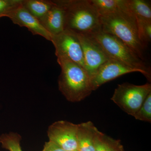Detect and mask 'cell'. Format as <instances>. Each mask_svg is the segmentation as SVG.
<instances>
[{
  "label": "cell",
  "mask_w": 151,
  "mask_h": 151,
  "mask_svg": "<svg viewBox=\"0 0 151 151\" xmlns=\"http://www.w3.org/2000/svg\"><path fill=\"white\" fill-rule=\"evenodd\" d=\"M78 124L68 121H57L52 124L47 130L49 141L65 151L77 150Z\"/></svg>",
  "instance_id": "8"
},
{
  "label": "cell",
  "mask_w": 151,
  "mask_h": 151,
  "mask_svg": "<svg viewBox=\"0 0 151 151\" xmlns=\"http://www.w3.org/2000/svg\"><path fill=\"white\" fill-rule=\"evenodd\" d=\"M27 10L39 20L42 19L54 5L53 1L22 0Z\"/></svg>",
  "instance_id": "15"
},
{
  "label": "cell",
  "mask_w": 151,
  "mask_h": 151,
  "mask_svg": "<svg viewBox=\"0 0 151 151\" xmlns=\"http://www.w3.org/2000/svg\"><path fill=\"white\" fill-rule=\"evenodd\" d=\"M42 151H65L54 143L49 141L45 144Z\"/></svg>",
  "instance_id": "21"
},
{
  "label": "cell",
  "mask_w": 151,
  "mask_h": 151,
  "mask_svg": "<svg viewBox=\"0 0 151 151\" xmlns=\"http://www.w3.org/2000/svg\"><path fill=\"white\" fill-rule=\"evenodd\" d=\"M53 1L54 5L39 20L52 37L59 34L65 29V11L62 7Z\"/></svg>",
  "instance_id": "11"
},
{
  "label": "cell",
  "mask_w": 151,
  "mask_h": 151,
  "mask_svg": "<svg viewBox=\"0 0 151 151\" xmlns=\"http://www.w3.org/2000/svg\"><path fill=\"white\" fill-rule=\"evenodd\" d=\"M95 151H125L119 139L109 137L99 130L94 139Z\"/></svg>",
  "instance_id": "14"
},
{
  "label": "cell",
  "mask_w": 151,
  "mask_h": 151,
  "mask_svg": "<svg viewBox=\"0 0 151 151\" xmlns=\"http://www.w3.org/2000/svg\"><path fill=\"white\" fill-rule=\"evenodd\" d=\"M76 34L83 51L85 69L92 78L99 68L110 59L91 36Z\"/></svg>",
  "instance_id": "7"
},
{
  "label": "cell",
  "mask_w": 151,
  "mask_h": 151,
  "mask_svg": "<svg viewBox=\"0 0 151 151\" xmlns=\"http://www.w3.org/2000/svg\"><path fill=\"white\" fill-rule=\"evenodd\" d=\"M21 137L17 133L2 134L0 136V144L3 148L9 151H23L20 146Z\"/></svg>",
  "instance_id": "17"
},
{
  "label": "cell",
  "mask_w": 151,
  "mask_h": 151,
  "mask_svg": "<svg viewBox=\"0 0 151 151\" xmlns=\"http://www.w3.org/2000/svg\"><path fill=\"white\" fill-rule=\"evenodd\" d=\"M78 151L77 150H75V151Z\"/></svg>",
  "instance_id": "22"
},
{
  "label": "cell",
  "mask_w": 151,
  "mask_h": 151,
  "mask_svg": "<svg viewBox=\"0 0 151 151\" xmlns=\"http://www.w3.org/2000/svg\"><path fill=\"white\" fill-rule=\"evenodd\" d=\"M128 9L136 19L151 21L150 2L145 0H127Z\"/></svg>",
  "instance_id": "16"
},
{
  "label": "cell",
  "mask_w": 151,
  "mask_h": 151,
  "mask_svg": "<svg viewBox=\"0 0 151 151\" xmlns=\"http://www.w3.org/2000/svg\"><path fill=\"white\" fill-rule=\"evenodd\" d=\"M136 72L142 73L147 78V75L142 70L130 67L114 60H109L99 68L95 75L91 78L93 91L119 76Z\"/></svg>",
  "instance_id": "9"
},
{
  "label": "cell",
  "mask_w": 151,
  "mask_h": 151,
  "mask_svg": "<svg viewBox=\"0 0 151 151\" xmlns=\"http://www.w3.org/2000/svg\"><path fill=\"white\" fill-rule=\"evenodd\" d=\"M61 68L58 88L66 100L78 102L93 92L91 78L85 68L65 58H57Z\"/></svg>",
  "instance_id": "1"
},
{
  "label": "cell",
  "mask_w": 151,
  "mask_h": 151,
  "mask_svg": "<svg viewBox=\"0 0 151 151\" xmlns=\"http://www.w3.org/2000/svg\"><path fill=\"white\" fill-rule=\"evenodd\" d=\"M150 92V83L137 85L126 82L118 85L111 100L122 111L134 116Z\"/></svg>",
  "instance_id": "5"
},
{
  "label": "cell",
  "mask_w": 151,
  "mask_h": 151,
  "mask_svg": "<svg viewBox=\"0 0 151 151\" xmlns=\"http://www.w3.org/2000/svg\"><path fill=\"white\" fill-rule=\"evenodd\" d=\"M54 1L65 11V29L86 35L101 29L100 14L91 0Z\"/></svg>",
  "instance_id": "2"
},
{
  "label": "cell",
  "mask_w": 151,
  "mask_h": 151,
  "mask_svg": "<svg viewBox=\"0 0 151 151\" xmlns=\"http://www.w3.org/2000/svg\"><path fill=\"white\" fill-rule=\"evenodd\" d=\"M101 30L115 36L141 59L145 45L141 40L137 20L129 10L120 11L100 16Z\"/></svg>",
  "instance_id": "3"
},
{
  "label": "cell",
  "mask_w": 151,
  "mask_h": 151,
  "mask_svg": "<svg viewBox=\"0 0 151 151\" xmlns=\"http://www.w3.org/2000/svg\"><path fill=\"white\" fill-rule=\"evenodd\" d=\"M89 35L98 42L110 59L142 70L147 75V79L151 81L150 69L144 63L142 60L118 38L104 32L101 29Z\"/></svg>",
  "instance_id": "4"
},
{
  "label": "cell",
  "mask_w": 151,
  "mask_h": 151,
  "mask_svg": "<svg viewBox=\"0 0 151 151\" xmlns=\"http://www.w3.org/2000/svg\"><path fill=\"white\" fill-rule=\"evenodd\" d=\"M51 42L55 48L57 57L65 58L85 68L83 51L76 33L65 29L52 36Z\"/></svg>",
  "instance_id": "6"
},
{
  "label": "cell",
  "mask_w": 151,
  "mask_h": 151,
  "mask_svg": "<svg viewBox=\"0 0 151 151\" xmlns=\"http://www.w3.org/2000/svg\"><path fill=\"white\" fill-rule=\"evenodd\" d=\"M133 117L136 120L151 123V92Z\"/></svg>",
  "instance_id": "18"
},
{
  "label": "cell",
  "mask_w": 151,
  "mask_h": 151,
  "mask_svg": "<svg viewBox=\"0 0 151 151\" xmlns=\"http://www.w3.org/2000/svg\"><path fill=\"white\" fill-rule=\"evenodd\" d=\"M100 16L128 9L126 0H91Z\"/></svg>",
  "instance_id": "13"
},
{
  "label": "cell",
  "mask_w": 151,
  "mask_h": 151,
  "mask_svg": "<svg viewBox=\"0 0 151 151\" xmlns=\"http://www.w3.org/2000/svg\"><path fill=\"white\" fill-rule=\"evenodd\" d=\"M136 20L140 39L146 45V42L151 40V21L139 19Z\"/></svg>",
  "instance_id": "19"
},
{
  "label": "cell",
  "mask_w": 151,
  "mask_h": 151,
  "mask_svg": "<svg viewBox=\"0 0 151 151\" xmlns=\"http://www.w3.org/2000/svg\"><path fill=\"white\" fill-rule=\"evenodd\" d=\"M22 1V0H0V18L8 17L11 12Z\"/></svg>",
  "instance_id": "20"
},
{
  "label": "cell",
  "mask_w": 151,
  "mask_h": 151,
  "mask_svg": "<svg viewBox=\"0 0 151 151\" xmlns=\"http://www.w3.org/2000/svg\"><path fill=\"white\" fill-rule=\"evenodd\" d=\"M8 17L14 24L26 27L33 35H38L51 41L52 36L38 19L32 15L21 4L11 12Z\"/></svg>",
  "instance_id": "10"
},
{
  "label": "cell",
  "mask_w": 151,
  "mask_h": 151,
  "mask_svg": "<svg viewBox=\"0 0 151 151\" xmlns=\"http://www.w3.org/2000/svg\"><path fill=\"white\" fill-rule=\"evenodd\" d=\"M98 130L90 121L78 124L77 150L95 151L94 139Z\"/></svg>",
  "instance_id": "12"
}]
</instances>
